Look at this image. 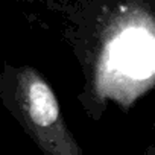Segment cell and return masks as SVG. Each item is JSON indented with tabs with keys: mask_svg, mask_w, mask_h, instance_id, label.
Masks as SVG:
<instances>
[{
	"mask_svg": "<svg viewBox=\"0 0 155 155\" xmlns=\"http://www.w3.org/2000/svg\"><path fill=\"white\" fill-rule=\"evenodd\" d=\"M18 90L20 104L31 126L43 140H59V143H62L65 128L61 122L59 104L47 82H44L37 73L26 70L21 74Z\"/></svg>",
	"mask_w": 155,
	"mask_h": 155,
	"instance_id": "6da1fadb",
	"label": "cell"
}]
</instances>
